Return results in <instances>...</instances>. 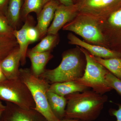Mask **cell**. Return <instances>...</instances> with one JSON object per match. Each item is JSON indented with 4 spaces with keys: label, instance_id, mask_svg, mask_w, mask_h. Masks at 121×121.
I'll return each instance as SVG.
<instances>
[{
    "label": "cell",
    "instance_id": "9",
    "mask_svg": "<svg viewBox=\"0 0 121 121\" xmlns=\"http://www.w3.org/2000/svg\"><path fill=\"white\" fill-rule=\"evenodd\" d=\"M5 108L0 121H48L35 109H23L9 102H5Z\"/></svg>",
    "mask_w": 121,
    "mask_h": 121
},
{
    "label": "cell",
    "instance_id": "31",
    "mask_svg": "<svg viewBox=\"0 0 121 121\" xmlns=\"http://www.w3.org/2000/svg\"><path fill=\"white\" fill-rule=\"evenodd\" d=\"M59 121H81L78 119H70V118H64Z\"/></svg>",
    "mask_w": 121,
    "mask_h": 121
},
{
    "label": "cell",
    "instance_id": "27",
    "mask_svg": "<svg viewBox=\"0 0 121 121\" xmlns=\"http://www.w3.org/2000/svg\"><path fill=\"white\" fill-rule=\"evenodd\" d=\"M61 4L64 5L66 6H69L73 4H74L73 0H58Z\"/></svg>",
    "mask_w": 121,
    "mask_h": 121
},
{
    "label": "cell",
    "instance_id": "26",
    "mask_svg": "<svg viewBox=\"0 0 121 121\" xmlns=\"http://www.w3.org/2000/svg\"><path fill=\"white\" fill-rule=\"evenodd\" d=\"M118 109H111L109 110L110 114L112 116H114L117 118L116 121H121V105L118 104Z\"/></svg>",
    "mask_w": 121,
    "mask_h": 121
},
{
    "label": "cell",
    "instance_id": "4",
    "mask_svg": "<svg viewBox=\"0 0 121 121\" xmlns=\"http://www.w3.org/2000/svg\"><path fill=\"white\" fill-rule=\"evenodd\" d=\"M80 50L86 59V67L83 75L74 81L92 88L93 91L100 94L104 95L112 90L106 80V75L109 71L97 62L86 50L82 48Z\"/></svg>",
    "mask_w": 121,
    "mask_h": 121
},
{
    "label": "cell",
    "instance_id": "1",
    "mask_svg": "<svg viewBox=\"0 0 121 121\" xmlns=\"http://www.w3.org/2000/svg\"><path fill=\"white\" fill-rule=\"evenodd\" d=\"M67 105L64 118L81 121H94L99 117L108 97L94 91L82 92L65 96Z\"/></svg>",
    "mask_w": 121,
    "mask_h": 121
},
{
    "label": "cell",
    "instance_id": "12",
    "mask_svg": "<svg viewBox=\"0 0 121 121\" xmlns=\"http://www.w3.org/2000/svg\"><path fill=\"white\" fill-rule=\"evenodd\" d=\"M58 0H52L47 4L37 17L36 28L39 32V39H42L47 34L56 9L60 4Z\"/></svg>",
    "mask_w": 121,
    "mask_h": 121
},
{
    "label": "cell",
    "instance_id": "14",
    "mask_svg": "<svg viewBox=\"0 0 121 121\" xmlns=\"http://www.w3.org/2000/svg\"><path fill=\"white\" fill-rule=\"evenodd\" d=\"M33 21L32 17L29 15L21 29L20 30L15 29L13 31V35L19 45L21 55L20 63L22 66L26 63L28 48L30 44L27 39V30L29 26L33 25Z\"/></svg>",
    "mask_w": 121,
    "mask_h": 121
},
{
    "label": "cell",
    "instance_id": "23",
    "mask_svg": "<svg viewBox=\"0 0 121 121\" xmlns=\"http://www.w3.org/2000/svg\"><path fill=\"white\" fill-rule=\"evenodd\" d=\"M15 29L11 25L6 15L0 11V36L15 37L13 34Z\"/></svg>",
    "mask_w": 121,
    "mask_h": 121
},
{
    "label": "cell",
    "instance_id": "28",
    "mask_svg": "<svg viewBox=\"0 0 121 121\" xmlns=\"http://www.w3.org/2000/svg\"><path fill=\"white\" fill-rule=\"evenodd\" d=\"M9 0H0V11H3V9L8 4Z\"/></svg>",
    "mask_w": 121,
    "mask_h": 121
},
{
    "label": "cell",
    "instance_id": "21",
    "mask_svg": "<svg viewBox=\"0 0 121 121\" xmlns=\"http://www.w3.org/2000/svg\"><path fill=\"white\" fill-rule=\"evenodd\" d=\"M58 39V34H47L39 43L30 50L33 52H36L51 51L56 45Z\"/></svg>",
    "mask_w": 121,
    "mask_h": 121
},
{
    "label": "cell",
    "instance_id": "13",
    "mask_svg": "<svg viewBox=\"0 0 121 121\" xmlns=\"http://www.w3.org/2000/svg\"><path fill=\"white\" fill-rule=\"evenodd\" d=\"M21 55L19 47L0 61V67L7 79L19 78Z\"/></svg>",
    "mask_w": 121,
    "mask_h": 121
},
{
    "label": "cell",
    "instance_id": "32",
    "mask_svg": "<svg viewBox=\"0 0 121 121\" xmlns=\"http://www.w3.org/2000/svg\"><path fill=\"white\" fill-rule=\"evenodd\" d=\"M1 101V100H0V101Z\"/></svg>",
    "mask_w": 121,
    "mask_h": 121
},
{
    "label": "cell",
    "instance_id": "3",
    "mask_svg": "<svg viewBox=\"0 0 121 121\" xmlns=\"http://www.w3.org/2000/svg\"><path fill=\"white\" fill-rule=\"evenodd\" d=\"M19 78L28 87L36 105V110L48 121H59L50 108L47 93L50 83L44 79L36 76L29 68L20 69Z\"/></svg>",
    "mask_w": 121,
    "mask_h": 121
},
{
    "label": "cell",
    "instance_id": "25",
    "mask_svg": "<svg viewBox=\"0 0 121 121\" xmlns=\"http://www.w3.org/2000/svg\"><path fill=\"white\" fill-rule=\"evenodd\" d=\"M27 37L29 43H32L39 39V32L33 25L28 27L27 30Z\"/></svg>",
    "mask_w": 121,
    "mask_h": 121
},
{
    "label": "cell",
    "instance_id": "11",
    "mask_svg": "<svg viewBox=\"0 0 121 121\" xmlns=\"http://www.w3.org/2000/svg\"><path fill=\"white\" fill-rule=\"evenodd\" d=\"M67 37L69 43L80 46L93 56L104 59L121 58L120 53L103 46L88 43L81 40L72 33H69Z\"/></svg>",
    "mask_w": 121,
    "mask_h": 121
},
{
    "label": "cell",
    "instance_id": "17",
    "mask_svg": "<svg viewBox=\"0 0 121 121\" xmlns=\"http://www.w3.org/2000/svg\"><path fill=\"white\" fill-rule=\"evenodd\" d=\"M47 96L50 108L55 116L59 120L64 118L67 105L66 97L49 91Z\"/></svg>",
    "mask_w": 121,
    "mask_h": 121
},
{
    "label": "cell",
    "instance_id": "8",
    "mask_svg": "<svg viewBox=\"0 0 121 121\" xmlns=\"http://www.w3.org/2000/svg\"><path fill=\"white\" fill-rule=\"evenodd\" d=\"M99 23L106 47L121 54V8Z\"/></svg>",
    "mask_w": 121,
    "mask_h": 121
},
{
    "label": "cell",
    "instance_id": "5",
    "mask_svg": "<svg viewBox=\"0 0 121 121\" xmlns=\"http://www.w3.org/2000/svg\"><path fill=\"white\" fill-rule=\"evenodd\" d=\"M0 100L12 103L26 109L36 108L30 91L20 78L7 79L0 82Z\"/></svg>",
    "mask_w": 121,
    "mask_h": 121
},
{
    "label": "cell",
    "instance_id": "19",
    "mask_svg": "<svg viewBox=\"0 0 121 121\" xmlns=\"http://www.w3.org/2000/svg\"><path fill=\"white\" fill-rule=\"evenodd\" d=\"M52 0H23L21 20L25 21L31 13H35L38 16L45 5Z\"/></svg>",
    "mask_w": 121,
    "mask_h": 121
},
{
    "label": "cell",
    "instance_id": "6",
    "mask_svg": "<svg viewBox=\"0 0 121 121\" xmlns=\"http://www.w3.org/2000/svg\"><path fill=\"white\" fill-rule=\"evenodd\" d=\"M63 29L74 33L94 44L106 47L105 39L98 22L89 16L78 13Z\"/></svg>",
    "mask_w": 121,
    "mask_h": 121
},
{
    "label": "cell",
    "instance_id": "7",
    "mask_svg": "<svg viewBox=\"0 0 121 121\" xmlns=\"http://www.w3.org/2000/svg\"><path fill=\"white\" fill-rule=\"evenodd\" d=\"M74 4L78 13L89 16L98 22L121 8V0H76Z\"/></svg>",
    "mask_w": 121,
    "mask_h": 121
},
{
    "label": "cell",
    "instance_id": "20",
    "mask_svg": "<svg viewBox=\"0 0 121 121\" xmlns=\"http://www.w3.org/2000/svg\"><path fill=\"white\" fill-rule=\"evenodd\" d=\"M92 56L97 62L102 65L115 76L121 79V58L104 59Z\"/></svg>",
    "mask_w": 121,
    "mask_h": 121
},
{
    "label": "cell",
    "instance_id": "22",
    "mask_svg": "<svg viewBox=\"0 0 121 121\" xmlns=\"http://www.w3.org/2000/svg\"><path fill=\"white\" fill-rule=\"evenodd\" d=\"M19 47L15 37L0 36V61Z\"/></svg>",
    "mask_w": 121,
    "mask_h": 121
},
{
    "label": "cell",
    "instance_id": "24",
    "mask_svg": "<svg viewBox=\"0 0 121 121\" xmlns=\"http://www.w3.org/2000/svg\"><path fill=\"white\" fill-rule=\"evenodd\" d=\"M106 79L109 86L114 89L121 95V79L117 78L109 71L106 75Z\"/></svg>",
    "mask_w": 121,
    "mask_h": 121
},
{
    "label": "cell",
    "instance_id": "16",
    "mask_svg": "<svg viewBox=\"0 0 121 121\" xmlns=\"http://www.w3.org/2000/svg\"><path fill=\"white\" fill-rule=\"evenodd\" d=\"M88 88L75 81H67L52 83L48 91L65 97L70 94L82 92L88 90Z\"/></svg>",
    "mask_w": 121,
    "mask_h": 121
},
{
    "label": "cell",
    "instance_id": "18",
    "mask_svg": "<svg viewBox=\"0 0 121 121\" xmlns=\"http://www.w3.org/2000/svg\"><path fill=\"white\" fill-rule=\"evenodd\" d=\"M23 0H9L7 16L9 23L14 29H17L21 20Z\"/></svg>",
    "mask_w": 121,
    "mask_h": 121
},
{
    "label": "cell",
    "instance_id": "29",
    "mask_svg": "<svg viewBox=\"0 0 121 121\" xmlns=\"http://www.w3.org/2000/svg\"><path fill=\"white\" fill-rule=\"evenodd\" d=\"M5 108V105L3 104L1 101H0V118Z\"/></svg>",
    "mask_w": 121,
    "mask_h": 121
},
{
    "label": "cell",
    "instance_id": "30",
    "mask_svg": "<svg viewBox=\"0 0 121 121\" xmlns=\"http://www.w3.org/2000/svg\"><path fill=\"white\" fill-rule=\"evenodd\" d=\"M7 78L3 74V72L1 70L0 67V82L6 80Z\"/></svg>",
    "mask_w": 121,
    "mask_h": 121
},
{
    "label": "cell",
    "instance_id": "10",
    "mask_svg": "<svg viewBox=\"0 0 121 121\" xmlns=\"http://www.w3.org/2000/svg\"><path fill=\"white\" fill-rule=\"evenodd\" d=\"M78 13V7L75 4L69 6L60 4L56 10L54 19L47 34L57 35L59 31L73 20Z\"/></svg>",
    "mask_w": 121,
    "mask_h": 121
},
{
    "label": "cell",
    "instance_id": "2",
    "mask_svg": "<svg viewBox=\"0 0 121 121\" xmlns=\"http://www.w3.org/2000/svg\"><path fill=\"white\" fill-rule=\"evenodd\" d=\"M84 61L81 54L75 51H68L62 55L60 65L55 69L45 70L40 77L50 83L75 81L83 75Z\"/></svg>",
    "mask_w": 121,
    "mask_h": 121
},
{
    "label": "cell",
    "instance_id": "15",
    "mask_svg": "<svg viewBox=\"0 0 121 121\" xmlns=\"http://www.w3.org/2000/svg\"><path fill=\"white\" fill-rule=\"evenodd\" d=\"M27 56L30 59L31 63V70L33 73L39 77L45 71L47 64L52 57L51 51L41 52H33L28 50Z\"/></svg>",
    "mask_w": 121,
    "mask_h": 121
}]
</instances>
